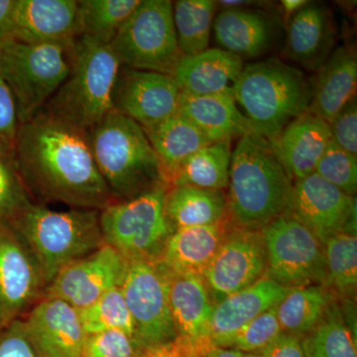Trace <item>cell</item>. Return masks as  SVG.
<instances>
[{
	"mask_svg": "<svg viewBox=\"0 0 357 357\" xmlns=\"http://www.w3.org/2000/svg\"><path fill=\"white\" fill-rule=\"evenodd\" d=\"M14 157L31 198L100 211L115 202L96 166L88 131L46 109L20 124Z\"/></svg>",
	"mask_w": 357,
	"mask_h": 357,
	"instance_id": "obj_1",
	"label": "cell"
},
{
	"mask_svg": "<svg viewBox=\"0 0 357 357\" xmlns=\"http://www.w3.org/2000/svg\"><path fill=\"white\" fill-rule=\"evenodd\" d=\"M227 211L236 229L261 230L292 208L294 183L267 140L241 136L231 154Z\"/></svg>",
	"mask_w": 357,
	"mask_h": 357,
	"instance_id": "obj_2",
	"label": "cell"
},
{
	"mask_svg": "<svg viewBox=\"0 0 357 357\" xmlns=\"http://www.w3.org/2000/svg\"><path fill=\"white\" fill-rule=\"evenodd\" d=\"M89 134L96 166L115 202L169 187L144 129L133 119L114 109Z\"/></svg>",
	"mask_w": 357,
	"mask_h": 357,
	"instance_id": "obj_3",
	"label": "cell"
},
{
	"mask_svg": "<svg viewBox=\"0 0 357 357\" xmlns=\"http://www.w3.org/2000/svg\"><path fill=\"white\" fill-rule=\"evenodd\" d=\"M234 96L250 132L271 141L309 112L312 84L300 69L270 58L244 66Z\"/></svg>",
	"mask_w": 357,
	"mask_h": 357,
	"instance_id": "obj_4",
	"label": "cell"
},
{
	"mask_svg": "<svg viewBox=\"0 0 357 357\" xmlns=\"http://www.w3.org/2000/svg\"><path fill=\"white\" fill-rule=\"evenodd\" d=\"M70 60L67 79L45 109L89 132L114 110L121 65L109 45L86 36L70 43Z\"/></svg>",
	"mask_w": 357,
	"mask_h": 357,
	"instance_id": "obj_5",
	"label": "cell"
},
{
	"mask_svg": "<svg viewBox=\"0 0 357 357\" xmlns=\"http://www.w3.org/2000/svg\"><path fill=\"white\" fill-rule=\"evenodd\" d=\"M100 215V211H56L33 204L10 225L36 258L47 287L61 270L105 244Z\"/></svg>",
	"mask_w": 357,
	"mask_h": 357,
	"instance_id": "obj_6",
	"label": "cell"
},
{
	"mask_svg": "<svg viewBox=\"0 0 357 357\" xmlns=\"http://www.w3.org/2000/svg\"><path fill=\"white\" fill-rule=\"evenodd\" d=\"M70 45L13 41L0 50V76L10 89L20 124L38 114L67 79Z\"/></svg>",
	"mask_w": 357,
	"mask_h": 357,
	"instance_id": "obj_7",
	"label": "cell"
},
{
	"mask_svg": "<svg viewBox=\"0 0 357 357\" xmlns=\"http://www.w3.org/2000/svg\"><path fill=\"white\" fill-rule=\"evenodd\" d=\"M168 188L161 185L137 198L114 202L100 211L103 243L126 260L159 261L175 231L164 208Z\"/></svg>",
	"mask_w": 357,
	"mask_h": 357,
	"instance_id": "obj_8",
	"label": "cell"
},
{
	"mask_svg": "<svg viewBox=\"0 0 357 357\" xmlns=\"http://www.w3.org/2000/svg\"><path fill=\"white\" fill-rule=\"evenodd\" d=\"M110 48L123 67L172 76L182 59L170 0H140Z\"/></svg>",
	"mask_w": 357,
	"mask_h": 357,
	"instance_id": "obj_9",
	"label": "cell"
},
{
	"mask_svg": "<svg viewBox=\"0 0 357 357\" xmlns=\"http://www.w3.org/2000/svg\"><path fill=\"white\" fill-rule=\"evenodd\" d=\"M143 351H162L178 340L169 303L168 280L159 261L128 260L121 286Z\"/></svg>",
	"mask_w": 357,
	"mask_h": 357,
	"instance_id": "obj_10",
	"label": "cell"
},
{
	"mask_svg": "<svg viewBox=\"0 0 357 357\" xmlns=\"http://www.w3.org/2000/svg\"><path fill=\"white\" fill-rule=\"evenodd\" d=\"M266 250L265 276L290 289L326 286L324 243L291 215L277 218L261 229Z\"/></svg>",
	"mask_w": 357,
	"mask_h": 357,
	"instance_id": "obj_11",
	"label": "cell"
},
{
	"mask_svg": "<svg viewBox=\"0 0 357 357\" xmlns=\"http://www.w3.org/2000/svg\"><path fill=\"white\" fill-rule=\"evenodd\" d=\"M266 266L261 230L234 227L227 232L222 245L204 270L203 278L217 304L264 277Z\"/></svg>",
	"mask_w": 357,
	"mask_h": 357,
	"instance_id": "obj_12",
	"label": "cell"
},
{
	"mask_svg": "<svg viewBox=\"0 0 357 357\" xmlns=\"http://www.w3.org/2000/svg\"><path fill=\"white\" fill-rule=\"evenodd\" d=\"M128 260L107 244L70 263L47 286L43 298H55L77 310L95 303L103 294L121 287Z\"/></svg>",
	"mask_w": 357,
	"mask_h": 357,
	"instance_id": "obj_13",
	"label": "cell"
},
{
	"mask_svg": "<svg viewBox=\"0 0 357 357\" xmlns=\"http://www.w3.org/2000/svg\"><path fill=\"white\" fill-rule=\"evenodd\" d=\"M36 258L10 225H0V324L6 326L44 295Z\"/></svg>",
	"mask_w": 357,
	"mask_h": 357,
	"instance_id": "obj_14",
	"label": "cell"
},
{
	"mask_svg": "<svg viewBox=\"0 0 357 357\" xmlns=\"http://www.w3.org/2000/svg\"><path fill=\"white\" fill-rule=\"evenodd\" d=\"M181 91L172 77L121 66L114 91V109L143 128L177 114Z\"/></svg>",
	"mask_w": 357,
	"mask_h": 357,
	"instance_id": "obj_15",
	"label": "cell"
},
{
	"mask_svg": "<svg viewBox=\"0 0 357 357\" xmlns=\"http://www.w3.org/2000/svg\"><path fill=\"white\" fill-rule=\"evenodd\" d=\"M356 208V197L349 196L314 173L294 183L290 213L321 243L342 232Z\"/></svg>",
	"mask_w": 357,
	"mask_h": 357,
	"instance_id": "obj_16",
	"label": "cell"
},
{
	"mask_svg": "<svg viewBox=\"0 0 357 357\" xmlns=\"http://www.w3.org/2000/svg\"><path fill=\"white\" fill-rule=\"evenodd\" d=\"M39 357H82L88 337L79 310L55 298H44L24 321Z\"/></svg>",
	"mask_w": 357,
	"mask_h": 357,
	"instance_id": "obj_17",
	"label": "cell"
},
{
	"mask_svg": "<svg viewBox=\"0 0 357 357\" xmlns=\"http://www.w3.org/2000/svg\"><path fill=\"white\" fill-rule=\"evenodd\" d=\"M163 267L168 280L169 303L177 340L198 347H213L210 325L215 302L211 299L213 296L203 277Z\"/></svg>",
	"mask_w": 357,
	"mask_h": 357,
	"instance_id": "obj_18",
	"label": "cell"
},
{
	"mask_svg": "<svg viewBox=\"0 0 357 357\" xmlns=\"http://www.w3.org/2000/svg\"><path fill=\"white\" fill-rule=\"evenodd\" d=\"M14 38L27 44H70L79 36L77 0H15Z\"/></svg>",
	"mask_w": 357,
	"mask_h": 357,
	"instance_id": "obj_19",
	"label": "cell"
},
{
	"mask_svg": "<svg viewBox=\"0 0 357 357\" xmlns=\"http://www.w3.org/2000/svg\"><path fill=\"white\" fill-rule=\"evenodd\" d=\"M331 141L328 123L307 112L268 142L290 178L298 181L316 172Z\"/></svg>",
	"mask_w": 357,
	"mask_h": 357,
	"instance_id": "obj_20",
	"label": "cell"
},
{
	"mask_svg": "<svg viewBox=\"0 0 357 357\" xmlns=\"http://www.w3.org/2000/svg\"><path fill=\"white\" fill-rule=\"evenodd\" d=\"M290 290L264 276L249 287L223 298L215 304L211 314V344L222 347L239 328L277 307Z\"/></svg>",
	"mask_w": 357,
	"mask_h": 357,
	"instance_id": "obj_21",
	"label": "cell"
},
{
	"mask_svg": "<svg viewBox=\"0 0 357 357\" xmlns=\"http://www.w3.org/2000/svg\"><path fill=\"white\" fill-rule=\"evenodd\" d=\"M335 26L325 6L307 2L289 17L285 53L305 69L319 70L333 53Z\"/></svg>",
	"mask_w": 357,
	"mask_h": 357,
	"instance_id": "obj_22",
	"label": "cell"
},
{
	"mask_svg": "<svg viewBox=\"0 0 357 357\" xmlns=\"http://www.w3.org/2000/svg\"><path fill=\"white\" fill-rule=\"evenodd\" d=\"M243 60L220 48L182 57L172 77L182 93L194 96L234 95Z\"/></svg>",
	"mask_w": 357,
	"mask_h": 357,
	"instance_id": "obj_23",
	"label": "cell"
},
{
	"mask_svg": "<svg viewBox=\"0 0 357 357\" xmlns=\"http://www.w3.org/2000/svg\"><path fill=\"white\" fill-rule=\"evenodd\" d=\"M213 28L220 49L243 60L261 57L273 42L272 20L256 9L225 8L215 16Z\"/></svg>",
	"mask_w": 357,
	"mask_h": 357,
	"instance_id": "obj_24",
	"label": "cell"
},
{
	"mask_svg": "<svg viewBox=\"0 0 357 357\" xmlns=\"http://www.w3.org/2000/svg\"><path fill=\"white\" fill-rule=\"evenodd\" d=\"M357 58L351 47H338L319 70L312 84L309 112L330 124L345 105L356 96Z\"/></svg>",
	"mask_w": 357,
	"mask_h": 357,
	"instance_id": "obj_25",
	"label": "cell"
},
{
	"mask_svg": "<svg viewBox=\"0 0 357 357\" xmlns=\"http://www.w3.org/2000/svg\"><path fill=\"white\" fill-rule=\"evenodd\" d=\"M177 114L192 122L211 143L251 133L234 95L194 96L181 91Z\"/></svg>",
	"mask_w": 357,
	"mask_h": 357,
	"instance_id": "obj_26",
	"label": "cell"
},
{
	"mask_svg": "<svg viewBox=\"0 0 357 357\" xmlns=\"http://www.w3.org/2000/svg\"><path fill=\"white\" fill-rule=\"evenodd\" d=\"M227 232L225 222L176 229L169 237L159 261L173 271L203 277Z\"/></svg>",
	"mask_w": 357,
	"mask_h": 357,
	"instance_id": "obj_27",
	"label": "cell"
},
{
	"mask_svg": "<svg viewBox=\"0 0 357 357\" xmlns=\"http://www.w3.org/2000/svg\"><path fill=\"white\" fill-rule=\"evenodd\" d=\"M144 131L158 156L169 187L185 160L211 143L192 122L178 114Z\"/></svg>",
	"mask_w": 357,
	"mask_h": 357,
	"instance_id": "obj_28",
	"label": "cell"
},
{
	"mask_svg": "<svg viewBox=\"0 0 357 357\" xmlns=\"http://www.w3.org/2000/svg\"><path fill=\"white\" fill-rule=\"evenodd\" d=\"M164 208L175 230L218 225L227 215V198L223 191L171 185L166 192Z\"/></svg>",
	"mask_w": 357,
	"mask_h": 357,
	"instance_id": "obj_29",
	"label": "cell"
},
{
	"mask_svg": "<svg viewBox=\"0 0 357 357\" xmlns=\"http://www.w3.org/2000/svg\"><path fill=\"white\" fill-rule=\"evenodd\" d=\"M231 141L210 143L178 169L171 185H191L199 189L223 191L229 185Z\"/></svg>",
	"mask_w": 357,
	"mask_h": 357,
	"instance_id": "obj_30",
	"label": "cell"
},
{
	"mask_svg": "<svg viewBox=\"0 0 357 357\" xmlns=\"http://www.w3.org/2000/svg\"><path fill=\"white\" fill-rule=\"evenodd\" d=\"M333 301L328 288L321 284L291 289L276 307L282 331L304 337L319 323Z\"/></svg>",
	"mask_w": 357,
	"mask_h": 357,
	"instance_id": "obj_31",
	"label": "cell"
},
{
	"mask_svg": "<svg viewBox=\"0 0 357 357\" xmlns=\"http://www.w3.org/2000/svg\"><path fill=\"white\" fill-rule=\"evenodd\" d=\"M302 345L306 357H357L356 335L333 301Z\"/></svg>",
	"mask_w": 357,
	"mask_h": 357,
	"instance_id": "obj_32",
	"label": "cell"
},
{
	"mask_svg": "<svg viewBox=\"0 0 357 357\" xmlns=\"http://www.w3.org/2000/svg\"><path fill=\"white\" fill-rule=\"evenodd\" d=\"M217 2L178 0L173 2V20L183 57L198 55L210 48L211 30Z\"/></svg>",
	"mask_w": 357,
	"mask_h": 357,
	"instance_id": "obj_33",
	"label": "cell"
},
{
	"mask_svg": "<svg viewBox=\"0 0 357 357\" xmlns=\"http://www.w3.org/2000/svg\"><path fill=\"white\" fill-rule=\"evenodd\" d=\"M140 0H82L79 1V36L109 45Z\"/></svg>",
	"mask_w": 357,
	"mask_h": 357,
	"instance_id": "obj_34",
	"label": "cell"
},
{
	"mask_svg": "<svg viewBox=\"0 0 357 357\" xmlns=\"http://www.w3.org/2000/svg\"><path fill=\"white\" fill-rule=\"evenodd\" d=\"M326 281V287L342 296L356 293L357 285L356 234L337 232L324 243Z\"/></svg>",
	"mask_w": 357,
	"mask_h": 357,
	"instance_id": "obj_35",
	"label": "cell"
},
{
	"mask_svg": "<svg viewBox=\"0 0 357 357\" xmlns=\"http://www.w3.org/2000/svg\"><path fill=\"white\" fill-rule=\"evenodd\" d=\"M79 314L86 335L119 331L135 338V326L121 287L103 294L89 307L79 310Z\"/></svg>",
	"mask_w": 357,
	"mask_h": 357,
	"instance_id": "obj_36",
	"label": "cell"
},
{
	"mask_svg": "<svg viewBox=\"0 0 357 357\" xmlns=\"http://www.w3.org/2000/svg\"><path fill=\"white\" fill-rule=\"evenodd\" d=\"M33 204L14 152L0 149V225H10Z\"/></svg>",
	"mask_w": 357,
	"mask_h": 357,
	"instance_id": "obj_37",
	"label": "cell"
},
{
	"mask_svg": "<svg viewBox=\"0 0 357 357\" xmlns=\"http://www.w3.org/2000/svg\"><path fill=\"white\" fill-rule=\"evenodd\" d=\"M282 333L283 331L277 318L276 307H272L239 328L225 342L222 349H234L256 354L271 344Z\"/></svg>",
	"mask_w": 357,
	"mask_h": 357,
	"instance_id": "obj_38",
	"label": "cell"
},
{
	"mask_svg": "<svg viewBox=\"0 0 357 357\" xmlns=\"http://www.w3.org/2000/svg\"><path fill=\"white\" fill-rule=\"evenodd\" d=\"M316 174L335 185L340 191L356 197L357 191V157L347 153L333 141L319 160Z\"/></svg>",
	"mask_w": 357,
	"mask_h": 357,
	"instance_id": "obj_39",
	"label": "cell"
},
{
	"mask_svg": "<svg viewBox=\"0 0 357 357\" xmlns=\"http://www.w3.org/2000/svg\"><path fill=\"white\" fill-rule=\"evenodd\" d=\"M142 351L128 333L107 331L86 337L82 357H140Z\"/></svg>",
	"mask_w": 357,
	"mask_h": 357,
	"instance_id": "obj_40",
	"label": "cell"
},
{
	"mask_svg": "<svg viewBox=\"0 0 357 357\" xmlns=\"http://www.w3.org/2000/svg\"><path fill=\"white\" fill-rule=\"evenodd\" d=\"M328 126L333 142L347 153L357 157L356 96L338 112Z\"/></svg>",
	"mask_w": 357,
	"mask_h": 357,
	"instance_id": "obj_41",
	"label": "cell"
},
{
	"mask_svg": "<svg viewBox=\"0 0 357 357\" xmlns=\"http://www.w3.org/2000/svg\"><path fill=\"white\" fill-rule=\"evenodd\" d=\"M20 126L13 96L0 76V149L14 152Z\"/></svg>",
	"mask_w": 357,
	"mask_h": 357,
	"instance_id": "obj_42",
	"label": "cell"
},
{
	"mask_svg": "<svg viewBox=\"0 0 357 357\" xmlns=\"http://www.w3.org/2000/svg\"><path fill=\"white\" fill-rule=\"evenodd\" d=\"M0 357H39L24 321L16 319L6 325L0 333Z\"/></svg>",
	"mask_w": 357,
	"mask_h": 357,
	"instance_id": "obj_43",
	"label": "cell"
},
{
	"mask_svg": "<svg viewBox=\"0 0 357 357\" xmlns=\"http://www.w3.org/2000/svg\"><path fill=\"white\" fill-rule=\"evenodd\" d=\"M256 357H306L303 349L302 337L282 333L271 344L257 352Z\"/></svg>",
	"mask_w": 357,
	"mask_h": 357,
	"instance_id": "obj_44",
	"label": "cell"
},
{
	"mask_svg": "<svg viewBox=\"0 0 357 357\" xmlns=\"http://www.w3.org/2000/svg\"><path fill=\"white\" fill-rule=\"evenodd\" d=\"M15 0H0V50L14 38L13 10Z\"/></svg>",
	"mask_w": 357,
	"mask_h": 357,
	"instance_id": "obj_45",
	"label": "cell"
},
{
	"mask_svg": "<svg viewBox=\"0 0 357 357\" xmlns=\"http://www.w3.org/2000/svg\"><path fill=\"white\" fill-rule=\"evenodd\" d=\"M208 357H256L255 354L236 351L234 349H222L213 347L208 351Z\"/></svg>",
	"mask_w": 357,
	"mask_h": 357,
	"instance_id": "obj_46",
	"label": "cell"
},
{
	"mask_svg": "<svg viewBox=\"0 0 357 357\" xmlns=\"http://www.w3.org/2000/svg\"><path fill=\"white\" fill-rule=\"evenodd\" d=\"M284 13L287 14L288 20L294 13H297L303 6H306L307 1L305 0H283L281 2Z\"/></svg>",
	"mask_w": 357,
	"mask_h": 357,
	"instance_id": "obj_47",
	"label": "cell"
}]
</instances>
